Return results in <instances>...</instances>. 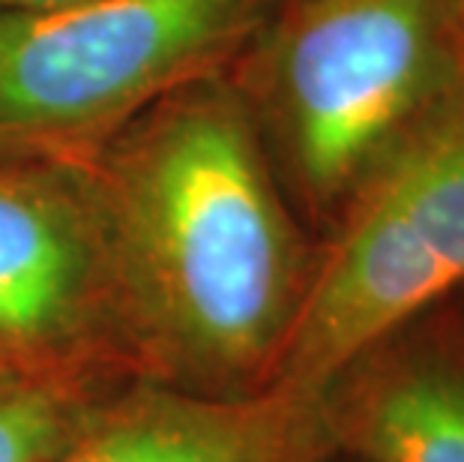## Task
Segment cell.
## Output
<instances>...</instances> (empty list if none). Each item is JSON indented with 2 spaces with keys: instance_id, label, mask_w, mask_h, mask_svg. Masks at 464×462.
I'll return each mask as SVG.
<instances>
[{
  "instance_id": "2",
  "label": "cell",
  "mask_w": 464,
  "mask_h": 462,
  "mask_svg": "<svg viewBox=\"0 0 464 462\" xmlns=\"http://www.w3.org/2000/svg\"><path fill=\"white\" fill-rule=\"evenodd\" d=\"M459 282L464 114H452L399 151L365 195L300 312L294 378L318 388Z\"/></svg>"
},
{
  "instance_id": "7",
  "label": "cell",
  "mask_w": 464,
  "mask_h": 462,
  "mask_svg": "<svg viewBox=\"0 0 464 462\" xmlns=\"http://www.w3.org/2000/svg\"><path fill=\"white\" fill-rule=\"evenodd\" d=\"M378 462H464V378L417 369L378 393L365 418Z\"/></svg>"
},
{
  "instance_id": "3",
  "label": "cell",
  "mask_w": 464,
  "mask_h": 462,
  "mask_svg": "<svg viewBox=\"0 0 464 462\" xmlns=\"http://www.w3.org/2000/svg\"><path fill=\"white\" fill-rule=\"evenodd\" d=\"M255 0H82L0 15V130H91L228 48Z\"/></svg>"
},
{
  "instance_id": "1",
  "label": "cell",
  "mask_w": 464,
  "mask_h": 462,
  "mask_svg": "<svg viewBox=\"0 0 464 462\" xmlns=\"http://www.w3.org/2000/svg\"><path fill=\"white\" fill-rule=\"evenodd\" d=\"M126 268L147 312L210 367H249L285 324L294 252L243 114L186 93L147 126L117 183Z\"/></svg>"
},
{
  "instance_id": "8",
  "label": "cell",
  "mask_w": 464,
  "mask_h": 462,
  "mask_svg": "<svg viewBox=\"0 0 464 462\" xmlns=\"http://www.w3.org/2000/svg\"><path fill=\"white\" fill-rule=\"evenodd\" d=\"M72 411L48 388H0V462H48L69 445Z\"/></svg>"
},
{
  "instance_id": "5",
  "label": "cell",
  "mask_w": 464,
  "mask_h": 462,
  "mask_svg": "<svg viewBox=\"0 0 464 462\" xmlns=\"http://www.w3.org/2000/svg\"><path fill=\"white\" fill-rule=\"evenodd\" d=\"M84 280L72 213L31 183L0 178V337L43 339L66 328Z\"/></svg>"
},
{
  "instance_id": "4",
  "label": "cell",
  "mask_w": 464,
  "mask_h": 462,
  "mask_svg": "<svg viewBox=\"0 0 464 462\" xmlns=\"http://www.w3.org/2000/svg\"><path fill=\"white\" fill-rule=\"evenodd\" d=\"M440 0H312L279 45V91L314 190L351 178L431 93Z\"/></svg>"
},
{
  "instance_id": "9",
  "label": "cell",
  "mask_w": 464,
  "mask_h": 462,
  "mask_svg": "<svg viewBox=\"0 0 464 462\" xmlns=\"http://www.w3.org/2000/svg\"><path fill=\"white\" fill-rule=\"evenodd\" d=\"M72 4H82V0H0V15L48 13V9H61Z\"/></svg>"
},
{
  "instance_id": "6",
  "label": "cell",
  "mask_w": 464,
  "mask_h": 462,
  "mask_svg": "<svg viewBox=\"0 0 464 462\" xmlns=\"http://www.w3.org/2000/svg\"><path fill=\"white\" fill-rule=\"evenodd\" d=\"M48 462H279V454L261 415L160 399L69 441Z\"/></svg>"
}]
</instances>
